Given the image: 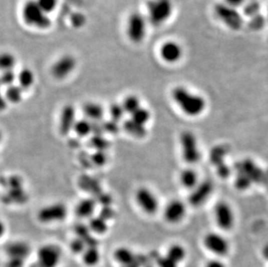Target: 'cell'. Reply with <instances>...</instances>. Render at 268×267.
I'll use <instances>...</instances> for the list:
<instances>
[{"label":"cell","instance_id":"obj_27","mask_svg":"<svg viewBox=\"0 0 268 267\" xmlns=\"http://www.w3.org/2000/svg\"><path fill=\"white\" fill-rule=\"evenodd\" d=\"M88 226L91 231L97 233V234H104L108 231L107 221L104 220L103 218H101L100 216L91 218Z\"/></svg>","mask_w":268,"mask_h":267},{"label":"cell","instance_id":"obj_54","mask_svg":"<svg viewBox=\"0 0 268 267\" xmlns=\"http://www.w3.org/2000/svg\"><path fill=\"white\" fill-rule=\"evenodd\" d=\"M1 140H2V133L0 131V142H1Z\"/></svg>","mask_w":268,"mask_h":267},{"label":"cell","instance_id":"obj_52","mask_svg":"<svg viewBox=\"0 0 268 267\" xmlns=\"http://www.w3.org/2000/svg\"><path fill=\"white\" fill-rule=\"evenodd\" d=\"M141 265H140L139 263H138V261H137V259H136V260L134 261L133 263H131V264H127V265H123V267H140Z\"/></svg>","mask_w":268,"mask_h":267},{"label":"cell","instance_id":"obj_48","mask_svg":"<svg viewBox=\"0 0 268 267\" xmlns=\"http://www.w3.org/2000/svg\"><path fill=\"white\" fill-rule=\"evenodd\" d=\"M224 1H225V4L233 8H238L240 6H242L245 2V0H224Z\"/></svg>","mask_w":268,"mask_h":267},{"label":"cell","instance_id":"obj_11","mask_svg":"<svg viewBox=\"0 0 268 267\" xmlns=\"http://www.w3.org/2000/svg\"><path fill=\"white\" fill-rule=\"evenodd\" d=\"M76 65L77 61L73 56H62L61 58H59L53 64L51 69V72L53 78L59 80H63L74 71Z\"/></svg>","mask_w":268,"mask_h":267},{"label":"cell","instance_id":"obj_5","mask_svg":"<svg viewBox=\"0 0 268 267\" xmlns=\"http://www.w3.org/2000/svg\"><path fill=\"white\" fill-rule=\"evenodd\" d=\"M214 12L218 19L229 29L237 31L241 28L243 19L237 8L229 7L225 3L218 4L215 6Z\"/></svg>","mask_w":268,"mask_h":267},{"label":"cell","instance_id":"obj_3","mask_svg":"<svg viewBox=\"0 0 268 267\" xmlns=\"http://www.w3.org/2000/svg\"><path fill=\"white\" fill-rule=\"evenodd\" d=\"M181 155L184 161L188 164H195L200 159V151L197 138L190 131L181 133L180 137Z\"/></svg>","mask_w":268,"mask_h":267},{"label":"cell","instance_id":"obj_28","mask_svg":"<svg viewBox=\"0 0 268 267\" xmlns=\"http://www.w3.org/2000/svg\"><path fill=\"white\" fill-rule=\"evenodd\" d=\"M73 130L78 136L85 137L92 133V122L86 119L79 120L75 123Z\"/></svg>","mask_w":268,"mask_h":267},{"label":"cell","instance_id":"obj_22","mask_svg":"<svg viewBox=\"0 0 268 267\" xmlns=\"http://www.w3.org/2000/svg\"><path fill=\"white\" fill-rule=\"evenodd\" d=\"M180 181L187 189H194V187H197L199 181L197 172L192 168H185L184 170L181 171Z\"/></svg>","mask_w":268,"mask_h":267},{"label":"cell","instance_id":"obj_13","mask_svg":"<svg viewBox=\"0 0 268 267\" xmlns=\"http://www.w3.org/2000/svg\"><path fill=\"white\" fill-rule=\"evenodd\" d=\"M183 50L181 45L175 41H167L160 48V56L168 64H175L181 60Z\"/></svg>","mask_w":268,"mask_h":267},{"label":"cell","instance_id":"obj_41","mask_svg":"<svg viewBox=\"0 0 268 267\" xmlns=\"http://www.w3.org/2000/svg\"><path fill=\"white\" fill-rule=\"evenodd\" d=\"M74 230L75 232L78 235V238H82V239H84L91 235L90 234L91 230L89 228V226L84 225V224H81V223L75 225Z\"/></svg>","mask_w":268,"mask_h":267},{"label":"cell","instance_id":"obj_4","mask_svg":"<svg viewBox=\"0 0 268 267\" xmlns=\"http://www.w3.org/2000/svg\"><path fill=\"white\" fill-rule=\"evenodd\" d=\"M126 33L131 42L139 44L145 39L147 33V22L141 13L130 14L127 21Z\"/></svg>","mask_w":268,"mask_h":267},{"label":"cell","instance_id":"obj_14","mask_svg":"<svg viewBox=\"0 0 268 267\" xmlns=\"http://www.w3.org/2000/svg\"><path fill=\"white\" fill-rule=\"evenodd\" d=\"M186 206L181 200H171L165 206L164 218L168 222L175 224L181 221L186 215Z\"/></svg>","mask_w":268,"mask_h":267},{"label":"cell","instance_id":"obj_44","mask_svg":"<svg viewBox=\"0 0 268 267\" xmlns=\"http://www.w3.org/2000/svg\"><path fill=\"white\" fill-rule=\"evenodd\" d=\"M71 20L72 26L77 27V28H79V27H81V26H84V24H85L86 18H85L84 14H82L80 13H77L71 16Z\"/></svg>","mask_w":268,"mask_h":267},{"label":"cell","instance_id":"obj_20","mask_svg":"<svg viewBox=\"0 0 268 267\" xmlns=\"http://www.w3.org/2000/svg\"><path fill=\"white\" fill-rule=\"evenodd\" d=\"M84 115L91 122H100L104 116V108L97 103H87L83 107Z\"/></svg>","mask_w":268,"mask_h":267},{"label":"cell","instance_id":"obj_26","mask_svg":"<svg viewBox=\"0 0 268 267\" xmlns=\"http://www.w3.org/2000/svg\"><path fill=\"white\" fill-rule=\"evenodd\" d=\"M6 99L9 103H19L22 100L23 97V89L20 87V85H11L7 87L6 91Z\"/></svg>","mask_w":268,"mask_h":267},{"label":"cell","instance_id":"obj_43","mask_svg":"<svg viewBox=\"0 0 268 267\" xmlns=\"http://www.w3.org/2000/svg\"><path fill=\"white\" fill-rule=\"evenodd\" d=\"M104 132L110 133V134H117L119 131V126L117 122H114L112 120L107 121L102 123Z\"/></svg>","mask_w":268,"mask_h":267},{"label":"cell","instance_id":"obj_21","mask_svg":"<svg viewBox=\"0 0 268 267\" xmlns=\"http://www.w3.org/2000/svg\"><path fill=\"white\" fill-rule=\"evenodd\" d=\"M28 200V195L23 188L19 189H8V192L4 195L2 201L5 204H24Z\"/></svg>","mask_w":268,"mask_h":267},{"label":"cell","instance_id":"obj_25","mask_svg":"<svg viewBox=\"0 0 268 267\" xmlns=\"http://www.w3.org/2000/svg\"><path fill=\"white\" fill-rule=\"evenodd\" d=\"M136 255L134 254L129 248L120 247L115 251V259L123 265L131 264L136 260Z\"/></svg>","mask_w":268,"mask_h":267},{"label":"cell","instance_id":"obj_42","mask_svg":"<svg viewBox=\"0 0 268 267\" xmlns=\"http://www.w3.org/2000/svg\"><path fill=\"white\" fill-rule=\"evenodd\" d=\"M156 263L158 264V267H178L177 263L172 260L167 255L156 257Z\"/></svg>","mask_w":268,"mask_h":267},{"label":"cell","instance_id":"obj_18","mask_svg":"<svg viewBox=\"0 0 268 267\" xmlns=\"http://www.w3.org/2000/svg\"><path fill=\"white\" fill-rule=\"evenodd\" d=\"M97 206V201L95 199H84L78 203L76 206V213L80 218H90L93 215Z\"/></svg>","mask_w":268,"mask_h":267},{"label":"cell","instance_id":"obj_6","mask_svg":"<svg viewBox=\"0 0 268 267\" xmlns=\"http://www.w3.org/2000/svg\"><path fill=\"white\" fill-rule=\"evenodd\" d=\"M173 8L169 0H153L149 5V19L155 26H160L171 16Z\"/></svg>","mask_w":268,"mask_h":267},{"label":"cell","instance_id":"obj_46","mask_svg":"<svg viewBox=\"0 0 268 267\" xmlns=\"http://www.w3.org/2000/svg\"><path fill=\"white\" fill-rule=\"evenodd\" d=\"M95 200H96L97 203H101L104 206H110L111 202H112V198H111V196L104 193H101L100 194L97 195L96 198H95Z\"/></svg>","mask_w":268,"mask_h":267},{"label":"cell","instance_id":"obj_12","mask_svg":"<svg viewBox=\"0 0 268 267\" xmlns=\"http://www.w3.org/2000/svg\"><path fill=\"white\" fill-rule=\"evenodd\" d=\"M204 245L214 254L224 256L229 251V244L225 237L216 232H209L204 238Z\"/></svg>","mask_w":268,"mask_h":267},{"label":"cell","instance_id":"obj_56","mask_svg":"<svg viewBox=\"0 0 268 267\" xmlns=\"http://www.w3.org/2000/svg\"><path fill=\"white\" fill-rule=\"evenodd\" d=\"M267 17H268V10H267Z\"/></svg>","mask_w":268,"mask_h":267},{"label":"cell","instance_id":"obj_16","mask_svg":"<svg viewBox=\"0 0 268 267\" xmlns=\"http://www.w3.org/2000/svg\"><path fill=\"white\" fill-rule=\"evenodd\" d=\"M213 192V184L209 180L202 181L197 187H194L193 193H191L190 202L193 206L202 205L209 198Z\"/></svg>","mask_w":268,"mask_h":267},{"label":"cell","instance_id":"obj_15","mask_svg":"<svg viewBox=\"0 0 268 267\" xmlns=\"http://www.w3.org/2000/svg\"><path fill=\"white\" fill-rule=\"evenodd\" d=\"M76 123V110L74 107L65 105L61 111L59 121V132L63 136L68 135L74 128Z\"/></svg>","mask_w":268,"mask_h":267},{"label":"cell","instance_id":"obj_37","mask_svg":"<svg viewBox=\"0 0 268 267\" xmlns=\"http://www.w3.org/2000/svg\"><path fill=\"white\" fill-rule=\"evenodd\" d=\"M36 1L46 14H50L54 12L59 4V0H36Z\"/></svg>","mask_w":268,"mask_h":267},{"label":"cell","instance_id":"obj_36","mask_svg":"<svg viewBox=\"0 0 268 267\" xmlns=\"http://www.w3.org/2000/svg\"><path fill=\"white\" fill-rule=\"evenodd\" d=\"M108 160L106 151H96L91 156V163L97 167H103L108 162Z\"/></svg>","mask_w":268,"mask_h":267},{"label":"cell","instance_id":"obj_40","mask_svg":"<svg viewBox=\"0 0 268 267\" xmlns=\"http://www.w3.org/2000/svg\"><path fill=\"white\" fill-rule=\"evenodd\" d=\"M86 243L84 242V239L80 238H75L73 241L71 243V251L74 253L79 254V253H84V251L86 250Z\"/></svg>","mask_w":268,"mask_h":267},{"label":"cell","instance_id":"obj_24","mask_svg":"<svg viewBox=\"0 0 268 267\" xmlns=\"http://www.w3.org/2000/svg\"><path fill=\"white\" fill-rule=\"evenodd\" d=\"M17 80L19 82V85L23 90H29L34 84L35 76L33 71H31L28 68H25L17 75Z\"/></svg>","mask_w":268,"mask_h":267},{"label":"cell","instance_id":"obj_9","mask_svg":"<svg viewBox=\"0 0 268 267\" xmlns=\"http://www.w3.org/2000/svg\"><path fill=\"white\" fill-rule=\"evenodd\" d=\"M68 213L67 207L62 203H56L50 206L43 207L39 210L38 219L42 223H51L54 221H61L65 219Z\"/></svg>","mask_w":268,"mask_h":267},{"label":"cell","instance_id":"obj_34","mask_svg":"<svg viewBox=\"0 0 268 267\" xmlns=\"http://www.w3.org/2000/svg\"><path fill=\"white\" fill-rule=\"evenodd\" d=\"M150 119V113L145 108H139L131 115V120L140 125L145 126Z\"/></svg>","mask_w":268,"mask_h":267},{"label":"cell","instance_id":"obj_51","mask_svg":"<svg viewBox=\"0 0 268 267\" xmlns=\"http://www.w3.org/2000/svg\"><path fill=\"white\" fill-rule=\"evenodd\" d=\"M5 232H6V226L4 225V223L0 220V238L5 234Z\"/></svg>","mask_w":268,"mask_h":267},{"label":"cell","instance_id":"obj_19","mask_svg":"<svg viewBox=\"0 0 268 267\" xmlns=\"http://www.w3.org/2000/svg\"><path fill=\"white\" fill-rule=\"evenodd\" d=\"M79 186L84 191H86L88 193H91L94 197L97 196L101 193H103L102 187L98 180L95 178L84 175L79 179Z\"/></svg>","mask_w":268,"mask_h":267},{"label":"cell","instance_id":"obj_1","mask_svg":"<svg viewBox=\"0 0 268 267\" xmlns=\"http://www.w3.org/2000/svg\"><path fill=\"white\" fill-rule=\"evenodd\" d=\"M172 97L180 110L185 115L192 117L200 116L207 105L204 97L181 86L175 87L173 90Z\"/></svg>","mask_w":268,"mask_h":267},{"label":"cell","instance_id":"obj_45","mask_svg":"<svg viewBox=\"0 0 268 267\" xmlns=\"http://www.w3.org/2000/svg\"><path fill=\"white\" fill-rule=\"evenodd\" d=\"M99 216L107 221V220L113 219L114 217L116 216V212L110 206H104V208L101 211Z\"/></svg>","mask_w":268,"mask_h":267},{"label":"cell","instance_id":"obj_29","mask_svg":"<svg viewBox=\"0 0 268 267\" xmlns=\"http://www.w3.org/2000/svg\"><path fill=\"white\" fill-rule=\"evenodd\" d=\"M122 106L125 113H128L130 115H132L133 113L142 107L139 98L135 95H130L125 97V99L122 103Z\"/></svg>","mask_w":268,"mask_h":267},{"label":"cell","instance_id":"obj_38","mask_svg":"<svg viewBox=\"0 0 268 267\" xmlns=\"http://www.w3.org/2000/svg\"><path fill=\"white\" fill-rule=\"evenodd\" d=\"M23 179L20 175H11L7 178L6 187L8 189H19L23 188Z\"/></svg>","mask_w":268,"mask_h":267},{"label":"cell","instance_id":"obj_35","mask_svg":"<svg viewBox=\"0 0 268 267\" xmlns=\"http://www.w3.org/2000/svg\"><path fill=\"white\" fill-rule=\"evenodd\" d=\"M110 111V116L111 117V120L114 122H117L118 123L119 121L123 118V114L125 113L124 110H123L122 104H118V103H113L110 106L109 109Z\"/></svg>","mask_w":268,"mask_h":267},{"label":"cell","instance_id":"obj_10","mask_svg":"<svg viewBox=\"0 0 268 267\" xmlns=\"http://www.w3.org/2000/svg\"><path fill=\"white\" fill-rule=\"evenodd\" d=\"M136 200L137 205L147 214H155L158 210L159 201L157 198L155 193L147 187H141L136 191Z\"/></svg>","mask_w":268,"mask_h":267},{"label":"cell","instance_id":"obj_55","mask_svg":"<svg viewBox=\"0 0 268 267\" xmlns=\"http://www.w3.org/2000/svg\"><path fill=\"white\" fill-rule=\"evenodd\" d=\"M145 267H154V266H153V265H150V264H148V265H146Z\"/></svg>","mask_w":268,"mask_h":267},{"label":"cell","instance_id":"obj_33","mask_svg":"<svg viewBox=\"0 0 268 267\" xmlns=\"http://www.w3.org/2000/svg\"><path fill=\"white\" fill-rule=\"evenodd\" d=\"M16 65V58L9 52L0 54V71H13Z\"/></svg>","mask_w":268,"mask_h":267},{"label":"cell","instance_id":"obj_49","mask_svg":"<svg viewBox=\"0 0 268 267\" xmlns=\"http://www.w3.org/2000/svg\"><path fill=\"white\" fill-rule=\"evenodd\" d=\"M206 267H225L222 262L219 260H211L207 263Z\"/></svg>","mask_w":268,"mask_h":267},{"label":"cell","instance_id":"obj_8","mask_svg":"<svg viewBox=\"0 0 268 267\" xmlns=\"http://www.w3.org/2000/svg\"><path fill=\"white\" fill-rule=\"evenodd\" d=\"M214 219L217 225L223 230H230L234 225V212L228 203L220 201L214 207Z\"/></svg>","mask_w":268,"mask_h":267},{"label":"cell","instance_id":"obj_30","mask_svg":"<svg viewBox=\"0 0 268 267\" xmlns=\"http://www.w3.org/2000/svg\"><path fill=\"white\" fill-rule=\"evenodd\" d=\"M83 260L84 263L92 266L97 264L100 260V253L97 247H87L83 253Z\"/></svg>","mask_w":268,"mask_h":267},{"label":"cell","instance_id":"obj_47","mask_svg":"<svg viewBox=\"0 0 268 267\" xmlns=\"http://www.w3.org/2000/svg\"><path fill=\"white\" fill-rule=\"evenodd\" d=\"M25 264V259L17 258V257H9L7 262V267H23Z\"/></svg>","mask_w":268,"mask_h":267},{"label":"cell","instance_id":"obj_31","mask_svg":"<svg viewBox=\"0 0 268 267\" xmlns=\"http://www.w3.org/2000/svg\"><path fill=\"white\" fill-rule=\"evenodd\" d=\"M167 256L175 263H181L186 257V251L184 247L181 245H173L168 248Z\"/></svg>","mask_w":268,"mask_h":267},{"label":"cell","instance_id":"obj_7","mask_svg":"<svg viewBox=\"0 0 268 267\" xmlns=\"http://www.w3.org/2000/svg\"><path fill=\"white\" fill-rule=\"evenodd\" d=\"M61 256V249L58 245H44L38 251V262L33 267H57Z\"/></svg>","mask_w":268,"mask_h":267},{"label":"cell","instance_id":"obj_17","mask_svg":"<svg viewBox=\"0 0 268 267\" xmlns=\"http://www.w3.org/2000/svg\"><path fill=\"white\" fill-rule=\"evenodd\" d=\"M6 252L9 257L26 259L31 254V247L25 242L16 241L11 243L6 248Z\"/></svg>","mask_w":268,"mask_h":267},{"label":"cell","instance_id":"obj_32","mask_svg":"<svg viewBox=\"0 0 268 267\" xmlns=\"http://www.w3.org/2000/svg\"><path fill=\"white\" fill-rule=\"evenodd\" d=\"M89 144L91 148H95L97 151H106L110 147V143L103 135H93L90 141Z\"/></svg>","mask_w":268,"mask_h":267},{"label":"cell","instance_id":"obj_50","mask_svg":"<svg viewBox=\"0 0 268 267\" xmlns=\"http://www.w3.org/2000/svg\"><path fill=\"white\" fill-rule=\"evenodd\" d=\"M6 108H7V100H5V98L1 95V92H0V111L5 110Z\"/></svg>","mask_w":268,"mask_h":267},{"label":"cell","instance_id":"obj_2","mask_svg":"<svg viewBox=\"0 0 268 267\" xmlns=\"http://www.w3.org/2000/svg\"><path fill=\"white\" fill-rule=\"evenodd\" d=\"M22 18L27 26L38 29H48L52 26V20L40 8L36 0H27L22 8Z\"/></svg>","mask_w":268,"mask_h":267},{"label":"cell","instance_id":"obj_53","mask_svg":"<svg viewBox=\"0 0 268 267\" xmlns=\"http://www.w3.org/2000/svg\"><path fill=\"white\" fill-rule=\"evenodd\" d=\"M263 256L268 260V245H265L263 249Z\"/></svg>","mask_w":268,"mask_h":267},{"label":"cell","instance_id":"obj_23","mask_svg":"<svg viewBox=\"0 0 268 267\" xmlns=\"http://www.w3.org/2000/svg\"><path fill=\"white\" fill-rule=\"evenodd\" d=\"M123 129L129 135L136 138H143L147 135L145 126H142L135 123L133 120H127L123 123Z\"/></svg>","mask_w":268,"mask_h":267},{"label":"cell","instance_id":"obj_39","mask_svg":"<svg viewBox=\"0 0 268 267\" xmlns=\"http://www.w3.org/2000/svg\"><path fill=\"white\" fill-rule=\"evenodd\" d=\"M15 80H17V75L13 71H3L0 75V84L6 85L7 87L13 85Z\"/></svg>","mask_w":268,"mask_h":267}]
</instances>
